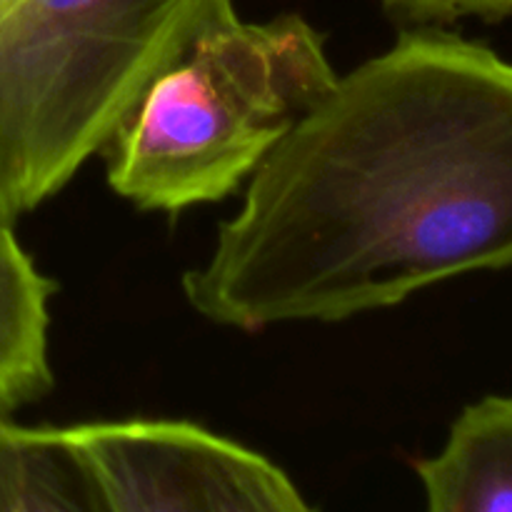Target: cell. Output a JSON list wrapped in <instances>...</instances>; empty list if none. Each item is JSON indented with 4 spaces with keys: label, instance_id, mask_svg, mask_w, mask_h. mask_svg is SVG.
<instances>
[{
    "label": "cell",
    "instance_id": "obj_1",
    "mask_svg": "<svg viewBox=\"0 0 512 512\" xmlns=\"http://www.w3.org/2000/svg\"><path fill=\"white\" fill-rule=\"evenodd\" d=\"M512 268V60L405 30L338 75L183 275L200 318L338 323Z\"/></svg>",
    "mask_w": 512,
    "mask_h": 512
},
{
    "label": "cell",
    "instance_id": "obj_2",
    "mask_svg": "<svg viewBox=\"0 0 512 512\" xmlns=\"http://www.w3.org/2000/svg\"><path fill=\"white\" fill-rule=\"evenodd\" d=\"M323 33L303 15L205 25L150 83L105 153L115 195L180 213L245 188L275 145L333 88Z\"/></svg>",
    "mask_w": 512,
    "mask_h": 512
},
{
    "label": "cell",
    "instance_id": "obj_3",
    "mask_svg": "<svg viewBox=\"0 0 512 512\" xmlns=\"http://www.w3.org/2000/svg\"><path fill=\"white\" fill-rule=\"evenodd\" d=\"M233 0H18L0 20V215L103 153L155 78Z\"/></svg>",
    "mask_w": 512,
    "mask_h": 512
},
{
    "label": "cell",
    "instance_id": "obj_4",
    "mask_svg": "<svg viewBox=\"0 0 512 512\" xmlns=\"http://www.w3.org/2000/svg\"><path fill=\"white\" fill-rule=\"evenodd\" d=\"M68 430L113 512H315L265 455L185 420Z\"/></svg>",
    "mask_w": 512,
    "mask_h": 512
},
{
    "label": "cell",
    "instance_id": "obj_5",
    "mask_svg": "<svg viewBox=\"0 0 512 512\" xmlns=\"http://www.w3.org/2000/svg\"><path fill=\"white\" fill-rule=\"evenodd\" d=\"M415 470L425 512H512V395L468 405Z\"/></svg>",
    "mask_w": 512,
    "mask_h": 512
},
{
    "label": "cell",
    "instance_id": "obj_6",
    "mask_svg": "<svg viewBox=\"0 0 512 512\" xmlns=\"http://www.w3.org/2000/svg\"><path fill=\"white\" fill-rule=\"evenodd\" d=\"M13 225L0 215V413L53 388L48 303L55 283L35 268Z\"/></svg>",
    "mask_w": 512,
    "mask_h": 512
},
{
    "label": "cell",
    "instance_id": "obj_7",
    "mask_svg": "<svg viewBox=\"0 0 512 512\" xmlns=\"http://www.w3.org/2000/svg\"><path fill=\"white\" fill-rule=\"evenodd\" d=\"M0 512H113L65 428L0 418Z\"/></svg>",
    "mask_w": 512,
    "mask_h": 512
},
{
    "label": "cell",
    "instance_id": "obj_8",
    "mask_svg": "<svg viewBox=\"0 0 512 512\" xmlns=\"http://www.w3.org/2000/svg\"><path fill=\"white\" fill-rule=\"evenodd\" d=\"M393 13L413 20H453L478 15V18H500L512 13V0H383Z\"/></svg>",
    "mask_w": 512,
    "mask_h": 512
}]
</instances>
